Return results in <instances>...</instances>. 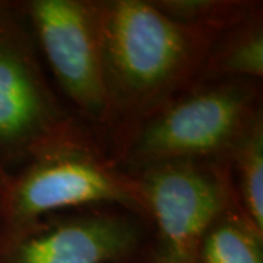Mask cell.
<instances>
[{"label":"cell","mask_w":263,"mask_h":263,"mask_svg":"<svg viewBox=\"0 0 263 263\" xmlns=\"http://www.w3.org/2000/svg\"><path fill=\"white\" fill-rule=\"evenodd\" d=\"M148 206L149 233L139 263H197L208 228L235 197L227 160L162 162L135 174Z\"/></svg>","instance_id":"obj_4"},{"label":"cell","mask_w":263,"mask_h":263,"mask_svg":"<svg viewBox=\"0 0 263 263\" xmlns=\"http://www.w3.org/2000/svg\"><path fill=\"white\" fill-rule=\"evenodd\" d=\"M132 263H139V262H138V260H135V262H132Z\"/></svg>","instance_id":"obj_13"},{"label":"cell","mask_w":263,"mask_h":263,"mask_svg":"<svg viewBox=\"0 0 263 263\" xmlns=\"http://www.w3.org/2000/svg\"><path fill=\"white\" fill-rule=\"evenodd\" d=\"M263 78V6L227 28L208 53L197 81Z\"/></svg>","instance_id":"obj_8"},{"label":"cell","mask_w":263,"mask_h":263,"mask_svg":"<svg viewBox=\"0 0 263 263\" xmlns=\"http://www.w3.org/2000/svg\"><path fill=\"white\" fill-rule=\"evenodd\" d=\"M222 32L180 24L152 0H104V139L116 160L148 116L196 82Z\"/></svg>","instance_id":"obj_1"},{"label":"cell","mask_w":263,"mask_h":263,"mask_svg":"<svg viewBox=\"0 0 263 263\" xmlns=\"http://www.w3.org/2000/svg\"><path fill=\"white\" fill-rule=\"evenodd\" d=\"M148 233V221L122 208L57 212L0 234V263H132Z\"/></svg>","instance_id":"obj_7"},{"label":"cell","mask_w":263,"mask_h":263,"mask_svg":"<svg viewBox=\"0 0 263 263\" xmlns=\"http://www.w3.org/2000/svg\"><path fill=\"white\" fill-rule=\"evenodd\" d=\"M262 117V81H196L138 126L117 161L136 174L171 161L227 160Z\"/></svg>","instance_id":"obj_3"},{"label":"cell","mask_w":263,"mask_h":263,"mask_svg":"<svg viewBox=\"0 0 263 263\" xmlns=\"http://www.w3.org/2000/svg\"><path fill=\"white\" fill-rule=\"evenodd\" d=\"M116 206L148 221L141 183L123 168L103 138L75 114L9 173L0 196V234L43 216Z\"/></svg>","instance_id":"obj_2"},{"label":"cell","mask_w":263,"mask_h":263,"mask_svg":"<svg viewBox=\"0 0 263 263\" xmlns=\"http://www.w3.org/2000/svg\"><path fill=\"white\" fill-rule=\"evenodd\" d=\"M227 162L238 206L263 231V117L235 145Z\"/></svg>","instance_id":"obj_10"},{"label":"cell","mask_w":263,"mask_h":263,"mask_svg":"<svg viewBox=\"0 0 263 263\" xmlns=\"http://www.w3.org/2000/svg\"><path fill=\"white\" fill-rule=\"evenodd\" d=\"M8 180H9V171L3 168V165L0 164V196H2L3 190H5L6 184H8Z\"/></svg>","instance_id":"obj_12"},{"label":"cell","mask_w":263,"mask_h":263,"mask_svg":"<svg viewBox=\"0 0 263 263\" xmlns=\"http://www.w3.org/2000/svg\"><path fill=\"white\" fill-rule=\"evenodd\" d=\"M168 18L184 25L226 31L246 18L256 0H152Z\"/></svg>","instance_id":"obj_11"},{"label":"cell","mask_w":263,"mask_h":263,"mask_svg":"<svg viewBox=\"0 0 263 263\" xmlns=\"http://www.w3.org/2000/svg\"><path fill=\"white\" fill-rule=\"evenodd\" d=\"M73 116L51 86L19 2L0 0V164L19 167Z\"/></svg>","instance_id":"obj_6"},{"label":"cell","mask_w":263,"mask_h":263,"mask_svg":"<svg viewBox=\"0 0 263 263\" xmlns=\"http://www.w3.org/2000/svg\"><path fill=\"white\" fill-rule=\"evenodd\" d=\"M19 6L72 113L104 139V0H22Z\"/></svg>","instance_id":"obj_5"},{"label":"cell","mask_w":263,"mask_h":263,"mask_svg":"<svg viewBox=\"0 0 263 263\" xmlns=\"http://www.w3.org/2000/svg\"><path fill=\"white\" fill-rule=\"evenodd\" d=\"M197 263H263V231L233 203L208 228Z\"/></svg>","instance_id":"obj_9"}]
</instances>
